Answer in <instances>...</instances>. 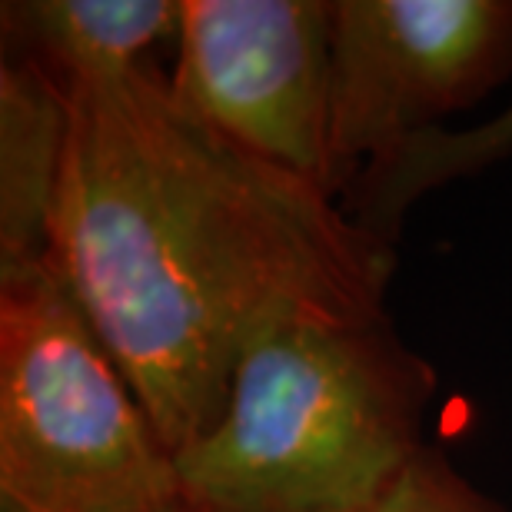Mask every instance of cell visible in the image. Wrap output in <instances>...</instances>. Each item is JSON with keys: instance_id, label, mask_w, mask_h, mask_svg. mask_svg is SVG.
Here are the masks:
<instances>
[{"instance_id": "obj_1", "label": "cell", "mask_w": 512, "mask_h": 512, "mask_svg": "<svg viewBox=\"0 0 512 512\" xmlns=\"http://www.w3.org/2000/svg\"><path fill=\"white\" fill-rule=\"evenodd\" d=\"M47 260L173 456L220 416L243 356L310 320H386L393 243L253 157L143 70L64 90Z\"/></svg>"}, {"instance_id": "obj_2", "label": "cell", "mask_w": 512, "mask_h": 512, "mask_svg": "<svg viewBox=\"0 0 512 512\" xmlns=\"http://www.w3.org/2000/svg\"><path fill=\"white\" fill-rule=\"evenodd\" d=\"M439 376L386 320H310L243 356L230 396L183 446L197 512H350L423 449Z\"/></svg>"}, {"instance_id": "obj_3", "label": "cell", "mask_w": 512, "mask_h": 512, "mask_svg": "<svg viewBox=\"0 0 512 512\" xmlns=\"http://www.w3.org/2000/svg\"><path fill=\"white\" fill-rule=\"evenodd\" d=\"M180 506L173 453L54 263H0V512Z\"/></svg>"}, {"instance_id": "obj_4", "label": "cell", "mask_w": 512, "mask_h": 512, "mask_svg": "<svg viewBox=\"0 0 512 512\" xmlns=\"http://www.w3.org/2000/svg\"><path fill=\"white\" fill-rule=\"evenodd\" d=\"M512 77V0H330V160L356 173Z\"/></svg>"}, {"instance_id": "obj_5", "label": "cell", "mask_w": 512, "mask_h": 512, "mask_svg": "<svg viewBox=\"0 0 512 512\" xmlns=\"http://www.w3.org/2000/svg\"><path fill=\"white\" fill-rule=\"evenodd\" d=\"M173 100L253 157L340 197L330 160V0H180Z\"/></svg>"}, {"instance_id": "obj_6", "label": "cell", "mask_w": 512, "mask_h": 512, "mask_svg": "<svg viewBox=\"0 0 512 512\" xmlns=\"http://www.w3.org/2000/svg\"><path fill=\"white\" fill-rule=\"evenodd\" d=\"M180 0H7L4 60L34 67L60 90L143 70L140 57L177 37Z\"/></svg>"}, {"instance_id": "obj_7", "label": "cell", "mask_w": 512, "mask_h": 512, "mask_svg": "<svg viewBox=\"0 0 512 512\" xmlns=\"http://www.w3.org/2000/svg\"><path fill=\"white\" fill-rule=\"evenodd\" d=\"M67 150V97L34 67L0 64V263L47 256Z\"/></svg>"}, {"instance_id": "obj_8", "label": "cell", "mask_w": 512, "mask_h": 512, "mask_svg": "<svg viewBox=\"0 0 512 512\" xmlns=\"http://www.w3.org/2000/svg\"><path fill=\"white\" fill-rule=\"evenodd\" d=\"M506 157H512V104L486 124L463 130L439 127L406 140L403 147L360 170V177L343 193V207L360 227L393 243L409 207L429 190L476 177Z\"/></svg>"}, {"instance_id": "obj_9", "label": "cell", "mask_w": 512, "mask_h": 512, "mask_svg": "<svg viewBox=\"0 0 512 512\" xmlns=\"http://www.w3.org/2000/svg\"><path fill=\"white\" fill-rule=\"evenodd\" d=\"M350 512H503V506L479 493L443 449L423 446L380 493Z\"/></svg>"}, {"instance_id": "obj_10", "label": "cell", "mask_w": 512, "mask_h": 512, "mask_svg": "<svg viewBox=\"0 0 512 512\" xmlns=\"http://www.w3.org/2000/svg\"><path fill=\"white\" fill-rule=\"evenodd\" d=\"M173 512H197V509H190V506H180V509H173Z\"/></svg>"}]
</instances>
